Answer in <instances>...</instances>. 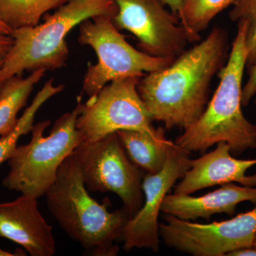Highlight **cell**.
<instances>
[{"label": "cell", "mask_w": 256, "mask_h": 256, "mask_svg": "<svg viewBox=\"0 0 256 256\" xmlns=\"http://www.w3.org/2000/svg\"><path fill=\"white\" fill-rule=\"evenodd\" d=\"M78 108L56 120L46 137L50 120L34 124L28 144L16 146L8 163L10 170L2 180L5 188L41 198L54 182L57 172L67 156L85 140L76 128Z\"/></svg>", "instance_id": "5b68a950"}, {"label": "cell", "mask_w": 256, "mask_h": 256, "mask_svg": "<svg viewBox=\"0 0 256 256\" xmlns=\"http://www.w3.org/2000/svg\"><path fill=\"white\" fill-rule=\"evenodd\" d=\"M26 256L23 252H11L3 250L0 248V256Z\"/></svg>", "instance_id": "d4e9b609"}, {"label": "cell", "mask_w": 256, "mask_h": 256, "mask_svg": "<svg viewBox=\"0 0 256 256\" xmlns=\"http://www.w3.org/2000/svg\"><path fill=\"white\" fill-rule=\"evenodd\" d=\"M252 246L256 248V233L255 236V239H254V244H252Z\"/></svg>", "instance_id": "4316f807"}, {"label": "cell", "mask_w": 256, "mask_h": 256, "mask_svg": "<svg viewBox=\"0 0 256 256\" xmlns=\"http://www.w3.org/2000/svg\"><path fill=\"white\" fill-rule=\"evenodd\" d=\"M234 0H183L180 18L188 42L200 41L202 32L220 12L232 6Z\"/></svg>", "instance_id": "ac0fdd59"}, {"label": "cell", "mask_w": 256, "mask_h": 256, "mask_svg": "<svg viewBox=\"0 0 256 256\" xmlns=\"http://www.w3.org/2000/svg\"><path fill=\"white\" fill-rule=\"evenodd\" d=\"M141 77L117 79L106 85L86 104L78 101L77 129L84 141L94 142L122 130L156 134L160 127L152 124L151 114L139 92Z\"/></svg>", "instance_id": "ba28073f"}, {"label": "cell", "mask_w": 256, "mask_h": 256, "mask_svg": "<svg viewBox=\"0 0 256 256\" xmlns=\"http://www.w3.org/2000/svg\"><path fill=\"white\" fill-rule=\"evenodd\" d=\"M37 200L22 194L0 202V238L16 242L32 256H52L56 250L53 228L40 213Z\"/></svg>", "instance_id": "7c38bea8"}, {"label": "cell", "mask_w": 256, "mask_h": 256, "mask_svg": "<svg viewBox=\"0 0 256 256\" xmlns=\"http://www.w3.org/2000/svg\"><path fill=\"white\" fill-rule=\"evenodd\" d=\"M165 6L170 8V12L178 18L181 12L183 0H162Z\"/></svg>", "instance_id": "603a6c76"}, {"label": "cell", "mask_w": 256, "mask_h": 256, "mask_svg": "<svg viewBox=\"0 0 256 256\" xmlns=\"http://www.w3.org/2000/svg\"><path fill=\"white\" fill-rule=\"evenodd\" d=\"M0 31L8 34H10L12 32V30L6 25H5L1 20H0Z\"/></svg>", "instance_id": "484cf974"}, {"label": "cell", "mask_w": 256, "mask_h": 256, "mask_svg": "<svg viewBox=\"0 0 256 256\" xmlns=\"http://www.w3.org/2000/svg\"><path fill=\"white\" fill-rule=\"evenodd\" d=\"M228 50L226 32L215 28L168 66L141 77L138 92L153 120L184 130L194 124L206 109L210 84L226 63Z\"/></svg>", "instance_id": "6da1fadb"}, {"label": "cell", "mask_w": 256, "mask_h": 256, "mask_svg": "<svg viewBox=\"0 0 256 256\" xmlns=\"http://www.w3.org/2000/svg\"><path fill=\"white\" fill-rule=\"evenodd\" d=\"M164 128L156 134L122 130L116 132L131 161L140 169L156 174L164 168L175 143L166 137Z\"/></svg>", "instance_id": "9a60e30c"}, {"label": "cell", "mask_w": 256, "mask_h": 256, "mask_svg": "<svg viewBox=\"0 0 256 256\" xmlns=\"http://www.w3.org/2000/svg\"><path fill=\"white\" fill-rule=\"evenodd\" d=\"M228 60L218 72L220 84L203 114L175 144L188 153H203L218 142L227 143L239 156L256 148V126L242 111V78L246 67V25L240 22Z\"/></svg>", "instance_id": "7a4b0ae2"}, {"label": "cell", "mask_w": 256, "mask_h": 256, "mask_svg": "<svg viewBox=\"0 0 256 256\" xmlns=\"http://www.w3.org/2000/svg\"><path fill=\"white\" fill-rule=\"evenodd\" d=\"M112 18L119 30L130 32L146 54L174 58L185 50L188 33L180 18L165 9L162 0H116Z\"/></svg>", "instance_id": "30bf717a"}, {"label": "cell", "mask_w": 256, "mask_h": 256, "mask_svg": "<svg viewBox=\"0 0 256 256\" xmlns=\"http://www.w3.org/2000/svg\"><path fill=\"white\" fill-rule=\"evenodd\" d=\"M70 0H0V20L12 30L38 24L50 10Z\"/></svg>", "instance_id": "e0dca14e"}, {"label": "cell", "mask_w": 256, "mask_h": 256, "mask_svg": "<svg viewBox=\"0 0 256 256\" xmlns=\"http://www.w3.org/2000/svg\"><path fill=\"white\" fill-rule=\"evenodd\" d=\"M244 202L256 204V186H238L228 183L203 196L168 194L165 196L161 210L180 220H191L202 218L208 220L217 214L234 215L237 205Z\"/></svg>", "instance_id": "5bb4252c"}, {"label": "cell", "mask_w": 256, "mask_h": 256, "mask_svg": "<svg viewBox=\"0 0 256 256\" xmlns=\"http://www.w3.org/2000/svg\"><path fill=\"white\" fill-rule=\"evenodd\" d=\"M228 256H256V248L254 246L242 248L228 252Z\"/></svg>", "instance_id": "cb8c5ba5"}, {"label": "cell", "mask_w": 256, "mask_h": 256, "mask_svg": "<svg viewBox=\"0 0 256 256\" xmlns=\"http://www.w3.org/2000/svg\"><path fill=\"white\" fill-rule=\"evenodd\" d=\"M229 12L232 21L246 25V67L256 62V0H234Z\"/></svg>", "instance_id": "ffe728a7"}, {"label": "cell", "mask_w": 256, "mask_h": 256, "mask_svg": "<svg viewBox=\"0 0 256 256\" xmlns=\"http://www.w3.org/2000/svg\"><path fill=\"white\" fill-rule=\"evenodd\" d=\"M64 89V85L55 86L53 78L45 82L43 88L37 92L31 105L24 110L22 116L18 118L14 129L9 134L0 137V165L5 161H8L12 156L18 146L20 138L31 132L35 116L38 109L50 98L63 92Z\"/></svg>", "instance_id": "d6986e66"}, {"label": "cell", "mask_w": 256, "mask_h": 256, "mask_svg": "<svg viewBox=\"0 0 256 256\" xmlns=\"http://www.w3.org/2000/svg\"><path fill=\"white\" fill-rule=\"evenodd\" d=\"M188 154L174 144L162 170L156 174L144 175L142 208L128 220L120 238L124 242V250L129 252L137 248L158 252L160 238L158 220L162 205L176 182L190 170L191 160Z\"/></svg>", "instance_id": "8fae6325"}, {"label": "cell", "mask_w": 256, "mask_h": 256, "mask_svg": "<svg viewBox=\"0 0 256 256\" xmlns=\"http://www.w3.org/2000/svg\"><path fill=\"white\" fill-rule=\"evenodd\" d=\"M160 237L164 245L194 256H224L242 248L252 247L256 233L254 210L220 222L194 223L172 215L163 217Z\"/></svg>", "instance_id": "9c48e42d"}, {"label": "cell", "mask_w": 256, "mask_h": 256, "mask_svg": "<svg viewBox=\"0 0 256 256\" xmlns=\"http://www.w3.org/2000/svg\"><path fill=\"white\" fill-rule=\"evenodd\" d=\"M45 74L44 70H38L26 78L14 76L0 85V137L16 127L18 112L26 105L34 88Z\"/></svg>", "instance_id": "2e32d148"}, {"label": "cell", "mask_w": 256, "mask_h": 256, "mask_svg": "<svg viewBox=\"0 0 256 256\" xmlns=\"http://www.w3.org/2000/svg\"><path fill=\"white\" fill-rule=\"evenodd\" d=\"M248 69V78L242 87V106H247L256 94V62Z\"/></svg>", "instance_id": "44dd1931"}, {"label": "cell", "mask_w": 256, "mask_h": 256, "mask_svg": "<svg viewBox=\"0 0 256 256\" xmlns=\"http://www.w3.org/2000/svg\"><path fill=\"white\" fill-rule=\"evenodd\" d=\"M45 196L60 228L89 255H118L114 242L120 238L130 216L124 208L109 212L108 198L100 204L89 195L73 152L60 165Z\"/></svg>", "instance_id": "3957f363"}, {"label": "cell", "mask_w": 256, "mask_h": 256, "mask_svg": "<svg viewBox=\"0 0 256 256\" xmlns=\"http://www.w3.org/2000/svg\"><path fill=\"white\" fill-rule=\"evenodd\" d=\"M112 18L100 15L79 24V43L92 47L98 56L97 64L89 66L82 82V92L89 98L97 95L112 80L142 77L168 66L174 60L152 56L134 48Z\"/></svg>", "instance_id": "8992f818"}, {"label": "cell", "mask_w": 256, "mask_h": 256, "mask_svg": "<svg viewBox=\"0 0 256 256\" xmlns=\"http://www.w3.org/2000/svg\"><path fill=\"white\" fill-rule=\"evenodd\" d=\"M13 44L14 40L11 34L0 31V68L4 64Z\"/></svg>", "instance_id": "7402d4cb"}, {"label": "cell", "mask_w": 256, "mask_h": 256, "mask_svg": "<svg viewBox=\"0 0 256 256\" xmlns=\"http://www.w3.org/2000/svg\"><path fill=\"white\" fill-rule=\"evenodd\" d=\"M213 151L191 160L190 170L174 186V193L191 194L216 185L237 182L242 186H256V174L246 175L248 170L256 164V159L234 158L227 143H217Z\"/></svg>", "instance_id": "4fadbf2b"}, {"label": "cell", "mask_w": 256, "mask_h": 256, "mask_svg": "<svg viewBox=\"0 0 256 256\" xmlns=\"http://www.w3.org/2000/svg\"><path fill=\"white\" fill-rule=\"evenodd\" d=\"M73 154L87 190L116 194L131 218L142 208L144 176L128 156L117 133L94 142L84 141Z\"/></svg>", "instance_id": "52a82bcc"}, {"label": "cell", "mask_w": 256, "mask_h": 256, "mask_svg": "<svg viewBox=\"0 0 256 256\" xmlns=\"http://www.w3.org/2000/svg\"><path fill=\"white\" fill-rule=\"evenodd\" d=\"M116 0H70L48 14L43 24L11 32L14 44L0 68V85L24 72L54 70L66 65V37L77 25L94 16L117 14Z\"/></svg>", "instance_id": "277c9868"}, {"label": "cell", "mask_w": 256, "mask_h": 256, "mask_svg": "<svg viewBox=\"0 0 256 256\" xmlns=\"http://www.w3.org/2000/svg\"><path fill=\"white\" fill-rule=\"evenodd\" d=\"M255 104L256 105V100H255Z\"/></svg>", "instance_id": "83f0119b"}]
</instances>
